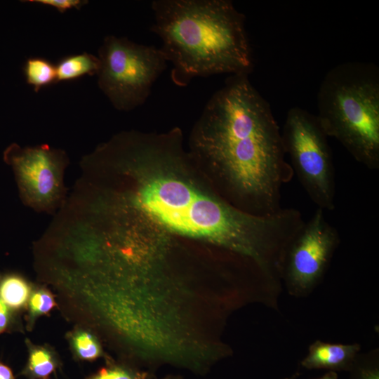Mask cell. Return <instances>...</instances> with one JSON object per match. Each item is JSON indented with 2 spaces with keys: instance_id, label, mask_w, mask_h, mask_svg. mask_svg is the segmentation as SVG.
Wrapping results in <instances>:
<instances>
[{
  "instance_id": "21",
  "label": "cell",
  "mask_w": 379,
  "mask_h": 379,
  "mask_svg": "<svg viewBox=\"0 0 379 379\" xmlns=\"http://www.w3.org/2000/svg\"><path fill=\"white\" fill-rule=\"evenodd\" d=\"M315 379H338V375L336 372L328 371L321 377Z\"/></svg>"
},
{
  "instance_id": "17",
  "label": "cell",
  "mask_w": 379,
  "mask_h": 379,
  "mask_svg": "<svg viewBox=\"0 0 379 379\" xmlns=\"http://www.w3.org/2000/svg\"><path fill=\"white\" fill-rule=\"evenodd\" d=\"M54 305V298L49 292L43 290L37 291L29 299V312L34 317L47 314Z\"/></svg>"
},
{
  "instance_id": "18",
  "label": "cell",
  "mask_w": 379,
  "mask_h": 379,
  "mask_svg": "<svg viewBox=\"0 0 379 379\" xmlns=\"http://www.w3.org/2000/svg\"><path fill=\"white\" fill-rule=\"evenodd\" d=\"M25 2L48 6L62 13L72 8H81L88 3L86 0H28Z\"/></svg>"
},
{
  "instance_id": "16",
  "label": "cell",
  "mask_w": 379,
  "mask_h": 379,
  "mask_svg": "<svg viewBox=\"0 0 379 379\" xmlns=\"http://www.w3.org/2000/svg\"><path fill=\"white\" fill-rule=\"evenodd\" d=\"M148 376L145 372L128 366L111 365L101 368L88 379H147Z\"/></svg>"
},
{
  "instance_id": "8",
  "label": "cell",
  "mask_w": 379,
  "mask_h": 379,
  "mask_svg": "<svg viewBox=\"0 0 379 379\" xmlns=\"http://www.w3.org/2000/svg\"><path fill=\"white\" fill-rule=\"evenodd\" d=\"M4 161L11 167L20 197L27 205L41 211H51L65 195L63 173L67 163L65 152L47 145H9Z\"/></svg>"
},
{
  "instance_id": "11",
  "label": "cell",
  "mask_w": 379,
  "mask_h": 379,
  "mask_svg": "<svg viewBox=\"0 0 379 379\" xmlns=\"http://www.w3.org/2000/svg\"><path fill=\"white\" fill-rule=\"evenodd\" d=\"M30 295V286L20 276L6 274L0 276V298L13 311L22 308Z\"/></svg>"
},
{
  "instance_id": "9",
  "label": "cell",
  "mask_w": 379,
  "mask_h": 379,
  "mask_svg": "<svg viewBox=\"0 0 379 379\" xmlns=\"http://www.w3.org/2000/svg\"><path fill=\"white\" fill-rule=\"evenodd\" d=\"M360 350L358 343L336 344L317 340L309 346L308 353L300 364L309 370L349 372Z\"/></svg>"
},
{
  "instance_id": "15",
  "label": "cell",
  "mask_w": 379,
  "mask_h": 379,
  "mask_svg": "<svg viewBox=\"0 0 379 379\" xmlns=\"http://www.w3.org/2000/svg\"><path fill=\"white\" fill-rule=\"evenodd\" d=\"M72 346L78 358L92 361L101 355V349L95 337L86 331H78L72 337Z\"/></svg>"
},
{
  "instance_id": "13",
  "label": "cell",
  "mask_w": 379,
  "mask_h": 379,
  "mask_svg": "<svg viewBox=\"0 0 379 379\" xmlns=\"http://www.w3.org/2000/svg\"><path fill=\"white\" fill-rule=\"evenodd\" d=\"M58 366L57 359L48 349L32 348L22 373L30 378H46L51 374Z\"/></svg>"
},
{
  "instance_id": "23",
  "label": "cell",
  "mask_w": 379,
  "mask_h": 379,
  "mask_svg": "<svg viewBox=\"0 0 379 379\" xmlns=\"http://www.w3.org/2000/svg\"><path fill=\"white\" fill-rule=\"evenodd\" d=\"M163 379H179V378L178 377H174V376H167Z\"/></svg>"
},
{
  "instance_id": "10",
  "label": "cell",
  "mask_w": 379,
  "mask_h": 379,
  "mask_svg": "<svg viewBox=\"0 0 379 379\" xmlns=\"http://www.w3.org/2000/svg\"><path fill=\"white\" fill-rule=\"evenodd\" d=\"M55 67L57 82L69 81L86 75H97L100 62L98 56L82 53L61 58Z\"/></svg>"
},
{
  "instance_id": "2",
  "label": "cell",
  "mask_w": 379,
  "mask_h": 379,
  "mask_svg": "<svg viewBox=\"0 0 379 379\" xmlns=\"http://www.w3.org/2000/svg\"><path fill=\"white\" fill-rule=\"evenodd\" d=\"M135 203L170 231L208 240L248 260L271 278L280 275L286 250L305 222L298 209L254 215L171 175L146 180Z\"/></svg>"
},
{
  "instance_id": "7",
  "label": "cell",
  "mask_w": 379,
  "mask_h": 379,
  "mask_svg": "<svg viewBox=\"0 0 379 379\" xmlns=\"http://www.w3.org/2000/svg\"><path fill=\"white\" fill-rule=\"evenodd\" d=\"M317 208L289 244L284 260L281 281L287 292L307 297L319 285L340 242L338 230Z\"/></svg>"
},
{
  "instance_id": "6",
  "label": "cell",
  "mask_w": 379,
  "mask_h": 379,
  "mask_svg": "<svg viewBox=\"0 0 379 379\" xmlns=\"http://www.w3.org/2000/svg\"><path fill=\"white\" fill-rule=\"evenodd\" d=\"M328 138L316 115L299 107L288 111L281 138L293 173L317 208L331 211L335 175Z\"/></svg>"
},
{
  "instance_id": "1",
  "label": "cell",
  "mask_w": 379,
  "mask_h": 379,
  "mask_svg": "<svg viewBox=\"0 0 379 379\" xmlns=\"http://www.w3.org/2000/svg\"><path fill=\"white\" fill-rule=\"evenodd\" d=\"M229 203L258 215L282 208L281 190L294 175L270 104L248 75H230L206 102L192 135Z\"/></svg>"
},
{
  "instance_id": "3",
  "label": "cell",
  "mask_w": 379,
  "mask_h": 379,
  "mask_svg": "<svg viewBox=\"0 0 379 379\" xmlns=\"http://www.w3.org/2000/svg\"><path fill=\"white\" fill-rule=\"evenodd\" d=\"M150 27L172 64L170 76L178 86L197 77L230 74L249 75L252 48L245 16L230 0H154Z\"/></svg>"
},
{
  "instance_id": "5",
  "label": "cell",
  "mask_w": 379,
  "mask_h": 379,
  "mask_svg": "<svg viewBox=\"0 0 379 379\" xmlns=\"http://www.w3.org/2000/svg\"><path fill=\"white\" fill-rule=\"evenodd\" d=\"M98 85L113 107L128 112L142 105L167 67L160 49L109 35L98 49Z\"/></svg>"
},
{
  "instance_id": "20",
  "label": "cell",
  "mask_w": 379,
  "mask_h": 379,
  "mask_svg": "<svg viewBox=\"0 0 379 379\" xmlns=\"http://www.w3.org/2000/svg\"><path fill=\"white\" fill-rule=\"evenodd\" d=\"M0 379H15L9 366L0 361Z\"/></svg>"
},
{
  "instance_id": "14",
  "label": "cell",
  "mask_w": 379,
  "mask_h": 379,
  "mask_svg": "<svg viewBox=\"0 0 379 379\" xmlns=\"http://www.w3.org/2000/svg\"><path fill=\"white\" fill-rule=\"evenodd\" d=\"M349 373L350 379H379L378 350L359 354Z\"/></svg>"
},
{
  "instance_id": "22",
  "label": "cell",
  "mask_w": 379,
  "mask_h": 379,
  "mask_svg": "<svg viewBox=\"0 0 379 379\" xmlns=\"http://www.w3.org/2000/svg\"><path fill=\"white\" fill-rule=\"evenodd\" d=\"M299 375H300L299 372H295V373H293V374L291 375V376H289V377H286V378H282V379H295V378H298Z\"/></svg>"
},
{
  "instance_id": "19",
  "label": "cell",
  "mask_w": 379,
  "mask_h": 379,
  "mask_svg": "<svg viewBox=\"0 0 379 379\" xmlns=\"http://www.w3.org/2000/svg\"><path fill=\"white\" fill-rule=\"evenodd\" d=\"M12 310L0 298V334L8 331L13 324Z\"/></svg>"
},
{
  "instance_id": "4",
  "label": "cell",
  "mask_w": 379,
  "mask_h": 379,
  "mask_svg": "<svg viewBox=\"0 0 379 379\" xmlns=\"http://www.w3.org/2000/svg\"><path fill=\"white\" fill-rule=\"evenodd\" d=\"M317 116L328 137L336 139L359 163L379 169V69L347 62L324 76Z\"/></svg>"
},
{
  "instance_id": "12",
  "label": "cell",
  "mask_w": 379,
  "mask_h": 379,
  "mask_svg": "<svg viewBox=\"0 0 379 379\" xmlns=\"http://www.w3.org/2000/svg\"><path fill=\"white\" fill-rule=\"evenodd\" d=\"M26 82L36 92L57 82L56 67L50 60L41 57L28 58L23 67Z\"/></svg>"
}]
</instances>
